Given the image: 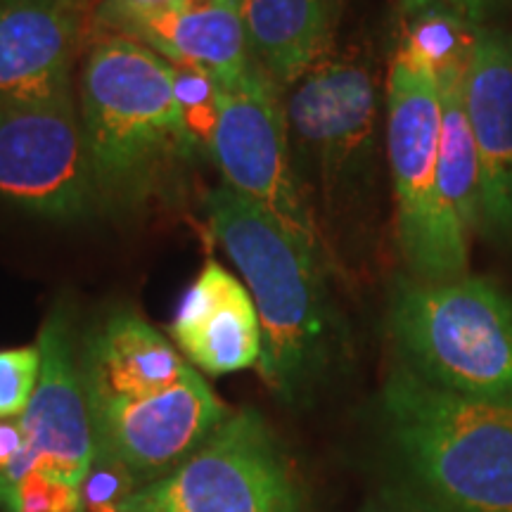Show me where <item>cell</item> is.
Here are the masks:
<instances>
[{
	"label": "cell",
	"instance_id": "cell-1",
	"mask_svg": "<svg viewBox=\"0 0 512 512\" xmlns=\"http://www.w3.org/2000/svg\"><path fill=\"white\" fill-rule=\"evenodd\" d=\"M204 214L259 313L261 380L275 399L297 406L328 377L342 342L328 252L226 185L207 192Z\"/></svg>",
	"mask_w": 512,
	"mask_h": 512
},
{
	"label": "cell",
	"instance_id": "cell-2",
	"mask_svg": "<svg viewBox=\"0 0 512 512\" xmlns=\"http://www.w3.org/2000/svg\"><path fill=\"white\" fill-rule=\"evenodd\" d=\"M79 114L102 211L164 195L200 157L174 93V64L124 36L93 41L81 67Z\"/></svg>",
	"mask_w": 512,
	"mask_h": 512
},
{
	"label": "cell",
	"instance_id": "cell-3",
	"mask_svg": "<svg viewBox=\"0 0 512 512\" xmlns=\"http://www.w3.org/2000/svg\"><path fill=\"white\" fill-rule=\"evenodd\" d=\"M382 415L396 456L448 512H512V403L463 399L399 363Z\"/></svg>",
	"mask_w": 512,
	"mask_h": 512
},
{
	"label": "cell",
	"instance_id": "cell-4",
	"mask_svg": "<svg viewBox=\"0 0 512 512\" xmlns=\"http://www.w3.org/2000/svg\"><path fill=\"white\" fill-rule=\"evenodd\" d=\"M387 328L401 363L463 399L512 403V299L491 280L425 283L399 275Z\"/></svg>",
	"mask_w": 512,
	"mask_h": 512
},
{
	"label": "cell",
	"instance_id": "cell-5",
	"mask_svg": "<svg viewBox=\"0 0 512 512\" xmlns=\"http://www.w3.org/2000/svg\"><path fill=\"white\" fill-rule=\"evenodd\" d=\"M292 164L306 200L347 214L370 190L380 145V88L368 57L332 50L283 91ZM316 211V209H313Z\"/></svg>",
	"mask_w": 512,
	"mask_h": 512
},
{
	"label": "cell",
	"instance_id": "cell-6",
	"mask_svg": "<svg viewBox=\"0 0 512 512\" xmlns=\"http://www.w3.org/2000/svg\"><path fill=\"white\" fill-rule=\"evenodd\" d=\"M387 157L396 202V242L408 275L444 283L467 275L470 238L439 185L441 98L434 74L394 50L387 76Z\"/></svg>",
	"mask_w": 512,
	"mask_h": 512
},
{
	"label": "cell",
	"instance_id": "cell-7",
	"mask_svg": "<svg viewBox=\"0 0 512 512\" xmlns=\"http://www.w3.org/2000/svg\"><path fill=\"white\" fill-rule=\"evenodd\" d=\"M124 512H309L273 427L254 408L226 420L176 470L140 486Z\"/></svg>",
	"mask_w": 512,
	"mask_h": 512
},
{
	"label": "cell",
	"instance_id": "cell-8",
	"mask_svg": "<svg viewBox=\"0 0 512 512\" xmlns=\"http://www.w3.org/2000/svg\"><path fill=\"white\" fill-rule=\"evenodd\" d=\"M209 159L226 188L325 252L318 216L292 164L283 91L259 67L221 86Z\"/></svg>",
	"mask_w": 512,
	"mask_h": 512
},
{
	"label": "cell",
	"instance_id": "cell-9",
	"mask_svg": "<svg viewBox=\"0 0 512 512\" xmlns=\"http://www.w3.org/2000/svg\"><path fill=\"white\" fill-rule=\"evenodd\" d=\"M0 197L64 223L102 211L74 93L0 107Z\"/></svg>",
	"mask_w": 512,
	"mask_h": 512
},
{
	"label": "cell",
	"instance_id": "cell-10",
	"mask_svg": "<svg viewBox=\"0 0 512 512\" xmlns=\"http://www.w3.org/2000/svg\"><path fill=\"white\" fill-rule=\"evenodd\" d=\"M88 408L95 456L126 467L138 489L176 470L230 415L197 370L143 399L91 403Z\"/></svg>",
	"mask_w": 512,
	"mask_h": 512
},
{
	"label": "cell",
	"instance_id": "cell-11",
	"mask_svg": "<svg viewBox=\"0 0 512 512\" xmlns=\"http://www.w3.org/2000/svg\"><path fill=\"white\" fill-rule=\"evenodd\" d=\"M36 344L41 377L19 425L38 467L81 489L95 458V439L81 375V342L67 304L48 313Z\"/></svg>",
	"mask_w": 512,
	"mask_h": 512
},
{
	"label": "cell",
	"instance_id": "cell-12",
	"mask_svg": "<svg viewBox=\"0 0 512 512\" xmlns=\"http://www.w3.org/2000/svg\"><path fill=\"white\" fill-rule=\"evenodd\" d=\"M86 22L72 0H0V107L72 93Z\"/></svg>",
	"mask_w": 512,
	"mask_h": 512
},
{
	"label": "cell",
	"instance_id": "cell-13",
	"mask_svg": "<svg viewBox=\"0 0 512 512\" xmlns=\"http://www.w3.org/2000/svg\"><path fill=\"white\" fill-rule=\"evenodd\" d=\"M482 171V235L512 245V31L486 27L465 81Z\"/></svg>",
	"mask_w": 512,
	"mask_h": 512
},
{
	"label": "cell",
	"instance_id": "cell-14",
	"mask_svg": "<svg viewBox=\"0 0 512 512\" xmlns=\"http://www.w3.org/2000/svg\"><path fill=\"white\" fill-rule=\"evenodd\" d=\"M169 335L202 373L221 377L259 366L261 323L247 285L209 259L185 290Z\"/></svg>",
	"mask_w": 512,
	"mask_h": 512
},
{
	"label": "cell",
	"instance_id": "cell-15",
	"mask_svg": "<svg viewBox=\"0 0 512 512\" xmlns=\"http://www.w3.org/2000/svg\"><path fill=\"white\" fill-rule=\"evenodd\" d=\"M88 406L131 401L174 387L192 368L174 342L133 311H117L79 344Z\"/></svg>",
	"mask_w": 512,
	"mask_h": 512
},
{
	"label": "cell",
	"instance_id": "cell-16",
	"mask_svg": "<svg viewBox=\"0 0 512 512\" xmlns=\"http://www.w3.org/2000/svg\"><path fill=\"white\" fill-rule=\"evenodd\" d=\"M166 62L195 69L226 86L252 72L240 0H192L169 15L145 24L133 36Z\"/></svg>",
	"mask_w": 512,
	"mask_h": 512
},
{
	"label": "cell",
	"instance_id": "cell-17",
	"mask_svg": "<svg viewBox=\"0 0 512 512\" xmlns=\"http://www.w3.org/2000/svg\"><path fill=\"white\" fill-rule=\"evenodd\" d=\"M240 17L249 55L280 91L337 48L328 0H240Z\"/></svg>",
	"mask_w": 512,
	"mask_h": 512
},
{
	"label": "cell",
	"instance_id": "cell-18",
	"mask_svg": "<svg viewBox=\"0 0 512 512\" xmlns=\"http://www.w3.org/2000/svg\"><path fill=\"white\" fill-rule=\"evenodd\" d=\"M465 81L467 76L437 83L441 98L439 185L467 238H472L475 233L482 235V171L465 110Z\"/></svg>",
	"mask_w": 512,
	"mask_h": 512
},
{
	"label": "cell",
	"instance_id": "cell-19",
	"mask_svg": "<svg viewBox=\"0 0 512 512\" xmlns=\"http://www.w3.org/2000/svg\"><path fill=\"white\" fill-rule=\"evenodd\" d=\"M403 29L396 50L420 62L434 74L437 83L465 79L470 74L482 24L470 22L458 12L425 8L401 12Z\"/></svg>",
	"mask_w": 512,
	"mask_h": 512
},
{
	"label": "cell",
	"instance_id": "cell-20",
	"mask_svg": "<svg viewBox=\"0 0 512 512\" xmlns=\"http://www.w3.org/2000/svg\"><path fill=\"white\" fill-rule=\"evenodd\" d=\"M174 93L192 143L200 155L209 157L216 117H219L221 83L195 69L174 67Z\"/></svg>",
	"mask_w": 512,
	"mask_h": 512
},
{
	"label": "cell",
	"instance_id": "cell-21",
	"mask_svg": "<svg viewBox=\"0 0 512 512\" xmlns=\"http://www.w3.org/2000/svg\"><path fill=\"white\" fill-rule=\"evenodd\" d=\"M192 0H98L88 12L86 34L93 41L105 36L133 38L145 24L169 15Z\"/></svg>",
	"mask_w": 512,
	"mask_h": 512
},
{
	"label": "cell",
	"instance_id": "cell-22",
	"mask_svg": "<svg viewBox=\"0 0 512 512\" xmlns=\"http://www.w3.org/2000/svg\"><path fill=\"white\" fill-rule=\"evenodd\" d=\"M41 377L38 344L0 351V420L22 418Z\"/></svg>",
	"mask_w": 512,
	"mask_h": 512
},
{
	"label": "cell",
	"instance_id": "cell-23",
	"mask_svg": "<svg viewBox=\"0 0 512 512\" xmlns=\"http://www.w3.org/2000/svg\"><path fill=\"white\" fill-rule=\"evenodd\" d=\"M138 482L131 472L110 458L95 456L91 470L81 482V510L83 512H124V505Z\"/></svg>",
	"mask_w": 512,
	"mask_h": 512
},
{
	"label": "cell",
	"instance_id": "cell-24",
	"mask_svg": "<svg viewBox=\"0 0 512 512\" xmlns=\"http://www.w3.org/2000/svg\"><path fill=\"white\" fill-rule=\"evenodd\" d=\"M5 512H83L81 491L46 470H36L17 484Z\"/></svg>",
	"mask_w": 512,
	"mask_h": 512
},
{
	"label": "cell",
	"instance_id": "cell-25",
	"mask_svg": "<svg viewBox=\"0 0 512 512\" xmlns=\"http://www.w3.org/2000/svg\"><path fill=\"white\" fill-rule=\"evenodd\" d=\"M508 3H512V0H399V8H401V12H415V10H425V8H444V10L458 12V15L470 19V22L486 27V24H489V19Z\"/></svg>",
	"mask_w": 512,
	"mask_h": 512
},
{
	"label": "cell",
	"instance_id": "cell-26",
	"mask_svg": "<svg viewBox=\"0 0 512 512\" xmlns=\"http://www.w3.org/2000/svg\"><path fill=\"white\" fill-rule=\"evenodd\" d=\"M24 448H27V439H24L19 418L0 420V475L22 458Z\"/></svg>",
	"mask_w": 512,
	"mask_h": 512
},
{
	"label": "cell",
	"instance_id": "cell-27",
	"mask_svg": "<svg viewBox=\"0 0 512 512\" xmlns=\"http://www.w3.org/2000/svg\"><path fill=\"white\" fill-rule=\"evenodd\" d=\"M72 3H74V8H79V10L83 12V15L88 17V12L93 10V5L98 3V0H72Z\"/></svg>",
	"mask_w": 512,
	"mask_h": 512
},
{
	"label": "cell",
	"instance_id": "cell-28",
	"mask_svg": "<svg viewBox=\"0 0 512 512\" xmlns=\"http://www.w3.org/2000/svg\"><path fill=\"white\" fill-rule=\"evenodd\" d=\"M328 3L332 5V10H335L337 15H339V10H342V3H344V0H328Z\"/></svg>",
	"mask_w": 512,
	"mask_h": 512
}]
</instances>
